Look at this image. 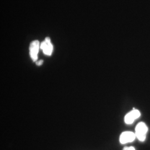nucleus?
Here are the masks:
<instances>
[{"mask_svg": "<svg viewBox=\"0 0 150 150\" xmlns=\"http://www.w3.org/2000/svg\"><path fill=\"white\" fill-rule=\"evenodd\" d=\"M136 138L135 133L131 131H125L120 135V142L121 144H125L133 142Z\"/></svg>", "mask_w": 150, "mask_h": 150, "instance_id": "4", "label": "nucleus"}, {"mask_svg": "<svg viewBox=\"0 0 150 150\" xmlns=\"http://www.w3.org/2000/svg\"><path fill=\"white\" fill-rule=\"evenodd\" d=\"M40 48L43 51V54L47 56H51L54 46L51 42V40L49 38H45V40L40 44Z\"/></svg>", "mask_w": 150, "mask_h": 150, "instance_id": "3", "label": "nucleus"}, {"mask_svg": "<svg viewBox=\"0 0 150 150\" xmlns=\"http://www.w3.org/2000/svg\"><path fill=\"white\" fill-rule=\"evenodd\" d=\"M123 150H136L134 147H126Z\"/></svg>", "mask_w": 150, "mask_h": 150, "instance_id": "7", "label": "nucleus"}, {"mask_svg": "<svg viewBox=\"0 0 150 150\" xmlns=\"http://www.w3.org/2000/svg\"><path fill=\"white\" fill-rule=\"evenodd\" d=\"M148 131V128L144 122H139L136 126L135 129V134L136 138L139 141L143 142L146 138V134Z\"/></svg>", "mask_w": 150, "mask_h": 150, "instance_id": "1", "label": "nucleus"}, {"mask_svg": "<svg viewBox=\"0 0 150 150\" xmlns=\"http://www.w3.org/2000/svg\"><path fill=\"white\" fill-rule=\"evenodd\" d=\"M43 60H42V59L39 60V61H36V65L38 66H41L42 64H43Z\"/></svg>", "mask_w": 150, "mask_h": 150, "instance_id": "6", "label": "nucleus"}, {"mask_svg": "<svg viewBox=\"0 0 150 150\" xmlns=\"http://www.w3.org/2000/svg\"><path fill=\"white\" fill-rule=\"evenodd\" d=\"M40 48V42L38 40L33 41L30 43L29 50H30V55L33 62L38 61V53L39 49Z\"/></svg>", "mask_w": 150, "mask_h": 150, "instance_id": "2", "label": "nucleus"}, {"mask_svg": "<svg viewBox=\"0 0 150 150\" xmlns=\"http://www.w3.org/2000/svg\"><path fill=\"white\" fill-rule=\"evenodd\" d=\"M141 113L138 110H134L129 112L128 113L125 117V122L126 124L130 125L132 124L134 121L136 119L139 117Z\"/></svg>", "mask_w": 150, "mask_h": 150, "instance_id": "5", "label": "nucleus"}]
</instances>
